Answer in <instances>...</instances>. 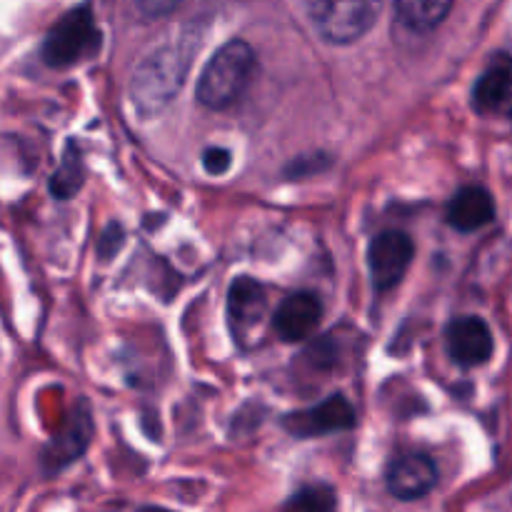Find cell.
<instances>
[{"instance_id": "16", "label": "cell", "mask_w": 512, "mask_h": 512, "mask_svg": "<svg viewBox=\"0 0 512 512\" xmlns=\"http://www.w3.org/2000/svg\"><path fill=\"white\" fill-rule=\"evenodd\" d=\"M133 3L143 18H165L178 10L185 0H133Z\"/></svg>"}, {"instance_id": "5", "label": "cell", "mask_w": 512, "mask_h": 512, "mask_svg": "<svg viewBox=\"0 0 512 512\" xmlns=\"http://www.w3.org/2000/svg\"><path fill=\"white\" fill-rule=\"evenodd\" d=\"M415 258V245L410 235L400 230H385L370 243L368 265L373 285L378 290H390L403 280Z\"/></svg>"}, {"instance_id": "6", "label": "cell", "mask_w": 512, "mask_h": 512, "mask_svg": "<svg viewBox=\"0 0 512 512\" xmlns=\"http://www.w3.org/2000/svg\"><path fill=\"white\" fill-rule=\"evenodd\" d=\"M283 425L290 435H298V438L340 433V430H348L355 425V410L343 395H333L315 408L290 413L283 420Z\"/></svg>"}, {"instance_id": "12", "label": "cell", "mask_w": 512, "mask_h": 512, "mask_svg": "<svg viewBox=\"0 0 512 512\" xmlns=\"http://www.w3.org/2000/svg\"><path fill=\"white\" fill-rule=\"evenodd\" d=\"M495 218V200L480 185H468V188L458 190L455 198L448 205V223L453 225L458 233H475V230L485 228L493 223Z\"/></svg>"}, {"instance_id": "13", "label": "cell", "mask_w": 512, "mask_h": 512, "mask_svg": "<svg viewBox=\"0 0 512 512\" xmlns=\"http://www.w3.org/2000/svg\"><path fill=\"white\" fill-rule=\"evenodd\" d=\"M453 3L455 0H395V13L405 28L428 33L448 18Z\"/></svg>"}, {"instance_id": "17", "label": "cell", "mask_w": 512, "mask_h": 512, "mask_svg": "<svg viewBox=\"0 0 512 512\" xmlns=\"http://www.w3.org/2000/svg\"><path fill=\"white\" fill-rule=\"evenodd\" d=\"M230 163H233V158L225 148H208L203 153V168L210 175H223L230 168Z\"/></svg>"}, {"instance_id": "9", "label": "cell", "mask_w": 512, "mask_h": 512, "mask_svg": "<svg viewBox=\"0 0 512 512\" xmlns=\"http://www.w3.org/2000/svg\"><path fill=\"white\" fill-rule=\"evenodd\" d=\"M450 358L463 368L488 363L493 355V333L480 318H458L445 330Z\"/></svg>"}, {"instance_id": "7", "label": "cell", "mask_w": 512, "mask_h": 512, "mask_svg": "<svg viewBox=\"0 0 512 512\" xmlns=\"http://www.w3.org/2000/svg\"><path fill=\"white\" fill-rule=\"evenodd\" d=\"M435 483H438V468L423 453L400 455L385 473V485H388L390 495L405 500V503L425 498L435 488Z\"/></svg>"}, {"instance_id": "4", "label": "cell", "mask_w": 512, "mask_h": 512, "mask_svg": "<svg viewBox=\"0 0 512 512\" xmlns=\"http://www.w3.org/2000/svg\"><path fill=\"white\" fill-rule=\"evenodd\" d=\"M100 45V33L88 8L70 10L45 35L40 58L50 68H68L93 55Z\"/></svg>"}, {"instance_id": "11", "label": "cell", "mask_w": 512, "mask_h": 512, "mask_svg": "<svg viewBox=\"0 0 512 512\" xmlns=\"http://www.w3.org/2000/svg\"><path fill=\"white\" fill-rule=\"evenodd\" d=\"M265 310H268V295L263 285L255 283L253 278H238L230 285L228 318L235 335H248L250 330L258 328Z\"/></svg>"}, {"instance_id": "14", "label": "cell", "mask_w": 512, "mask_h": 512, "mask_svg": "<svg viewBox=\"0 0 512 512\" xmlns=\"http://www.w3.org/2000/svg\"><path fill=\"white\" fill-rule=\"evenodd\" d=\"M80 165L73 155H65L63 165L58 168V173L50 180V190H53L55 198H70L75 190L80 188Z\"/></svg>"}, {"instance_id": "10", "label": "cell", "mask_w": 512, "mask_h": 512, "mask_svg": "<svg viewBox=\"0 0 512 512\" xmlns=\"http://www.w3.org/2000/svg\"><path fill=\"white\" fill-rule=\"evenodd\" d=\"M323 320V305L313 293H293L278 305L273 315V328L285 343H298L310 338Z\"/></svg>"}, {"instance_id": "2", "label": "cell", "mask_w": 512, "mask_h": 512, "mask_svg": "<svg viewBox=\"0 0 512 512\" xmlns=\"http://www.w3.org/2000/svg\"><path fill=\"white\" fill-rule=\"evenodd\" d=\"M255 65H258L255 50L245 40L225 43L200 73L198 103L210 110L230 108L248 90Z\"/></svg>"}, {"instance_id": "1", "label": "cell", "mask_w": 512, "mask_h": 512, "mask_svg": "<svg viewBox=\"0 0 512 512\" xmlns=\"http://www.w3.org/2000/svg\"><path fill=\"white\" fill-rule=\"evenodd\" d=\"M195 43H173L168 48L155 50L153 55L138 65L130 83L135 108L143 115H155L175 98L180 85L185 83Z\"/></svg>"}, {"instance_id": "15", "label": "cell", "mask_w": 512, "mask_h": 512, "mask_svg": "<svg viewBox=\"0 0 512 512\" xmlns=\"http://www.w3.org/2000/svg\"><path fill=\"white\" fill-rule=\"evenodd\" d=\"M288 505L300 510H330L335 505V495L328 488H305L295 493Z\"/></svg>"}, {"instance_id": "3", "label": "cell", "mask_w": 512, "mask_h": 512, "mask_svg": "<svg viewBox=\"0 0 512 512\" xmlns=\"http://www.w3.org/2000/svg\"><path fill=\"white\" fill-rule=\"evenodd\" d=\"M305 8L325 43L350 45L373 28L383 0H305Z\"/></svg>"}, {"instance_id": "8", "label": "cell", "mask_w": 512, "mask_h": 512, "mask_svg": "<svg viewBox=\"0 0 512 512\" xmlns=\"http://www.w3.org/2000/svg\"><path fill=\"white\" fill-rule=\"evenodd\" d=\"M473 105L483 115L512 118V58L498 53L473 88Z\"/></svg>"}]
</instances>
